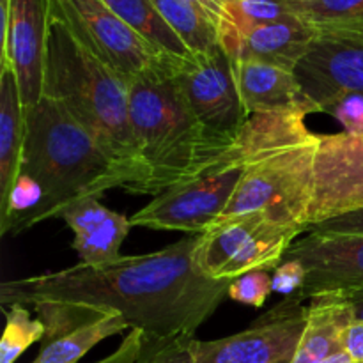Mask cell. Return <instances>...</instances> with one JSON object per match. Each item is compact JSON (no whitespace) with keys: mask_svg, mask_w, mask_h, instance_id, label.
<instances>
[{"mask_svg":"<svg viewBox=\"0 0 363 363\" xmlns=\"http://www.w3.org/2000/svg\"><path fill=\"white\" fill-rule=\"evenodd\" d=\"M199 234L144 255L73 268L0 286V305L60 303L121 314L151 340L195 335L229 298L233 280H213L195 262Z\"/></svg>","mask_w":363,"mask_h":363,"instance_id":"6da1fadb","label":"cell"},{"mask_svg":"<svg viewBox=\"0 0 363 363\" xmlns=\"http://www.w3.org/2000/svg\"><path fill=\"white\" fill-rule=\"evenodd\" d=\"M305 119V112L248 117L241 128L243 176L225 213L215 223L250 213H264L284 225L305 229L314 194V162L319 147V135L308 130Z\"/></svg>","mask_w":363,"mask_h":363,"instance_id":"7a4b0ae2","label":"cell"},{"mask_svg":"<svg viewBox=\"0 0 363 363\" xmlns=\"http://www.w3.org/2000/svg\"><path fill=\"white\" fill-rule=\"evenodd\" d=\"M41 191L39 204L11 227L21 234L50 218H60L74 202L126 190L128 179L101 145L57 101L43 98L27 112L21 172Z\"/></svg>","mask_w":363,"mask_h":363,"instance_id":"3957f363","label":"cell"},{"mask_svg":"<svg viewBox=\"0 0 363 363\" xmlns=\"http://www.w3.org/2000/svg\"><path fill=\"white\" fill-rule=\"evenodd\" d=\"M43 98L59 103L123 169L126 190L140 194L144 167L130 121L128 87L78 43L50 6Z\"/></svg>","mask_w":363,"mask_h":363,"instance_id":"277c9868","label":"cell"},{"mask_svg":"<svg viewBox=\"0 0 363 363\" xmlns=\"http://www.w3.org/2000/svg\"><path fill=\"white\" fill-rule=\"evenodd\" d=\"M130 121L144 167L142 195H160L223 158L236 138L209 133L188 106L172 69L128 85Z\"/></svg>","mask_w":363,"mask_h":363,"instance_id":"5b68a950","label":"cell"},{"mask_svg":"<svg viewBox=\"0 0 363 363\" xmlns=\"http://www.w3.org/2000/svg\"><path fill=\"white\" fill-rule=\"evenodd\" d=\"M50 6L78 43L126 87L172 69V57L156 52L103 0H50Z\"/></svg>","mask_w":363,"mask_h":363,"instance_id":"8992f818","label":"cell"},{"mask_svg":"<svg viewBox=\"0 0 363 363\" xmlns=\"http://www.w3.org/2000/svg\"><path fill=\"white\" fill-rule=\"evenodd\" d=\"M303 227L284 225L264 213L236 216L199 234L195 262L213 280H234L248 272H275Z\"/></svg>","mask_w":363,"mask_h":363,"instance_id":"52a82bcc","label":"cell"},{"mask_svg":"<svg viewBox=\"0 0 363 363\" xmlns=\"http://www.w3.org/2000/svg\"><path fill=\"white\" fill-rule=\"evenodd\" d=\"M245 155L241 131L233 147L216 165L190 181L167 188L138 209L130 222L152 230L204 234L225 213L243 176Z\"/></svg>","mask_w":363,"mask_h":363,"instance_id":"ba28073f","label":"cell"},{"mask_svg":"<svg viewBox=\"0 0 363 363\" xmlns=\"http://www.w3.org/2000/svg\"><path fill=\"white\" fill-rule=\"evenodd\" d=\"M172 74L199 123L215 137L233 140L248 121L233 60L222 46L172 60Z\"/></svg>","mask_w":363,"mask_h":363,"instance_id":"9c48e42d","label":"cell"},{"mask_svg":"<svg viewBox=\"0 0 363 363\" xmlns=\"http://www.w3.org/2000/svg\"><path fill=\"white\" fill-rule=\"evenodd\" d=\"M307 301L282 298L243 332L199 340L195 363H280L291 360L307 323Z\"/></svg>","mask_w":363,"mask_h":363,"instance_id":"30bf717a","label":"cell"},{"mask_svg":"<svg viewBox=\"0 0 363 363\" xmlns=\"http://www.w3.org/2000/svg\"><path fill=\"white\" fill-rule=\"evenodd\" d=\"M50 0H2L0 67L16 77L25 112L43 99Z\"/></svg>","mask_w":363,"mask_h":363,"instance_id":"8fae6325","label":"cell"},{"mask_svg":"<svg viewBox=\"0 0 363 363\" xmlns=\"http://www.w3.org/2000/svg\"><path fill=\"white\" fill-rule=\"evenodd\" d=\"M363 209V135H319L307 225Z\"/></svg>","mask_w":363,"mask_h":363,"instance_id":"7c38bea8","label":"cell"},{"mask_svg":"<svg viewBox=\"0 0 363 363\" xmlns=\"http://www.w3.org/2000/svg\"><path fill=\"white\" fill-rule=\"evenodd\" d=\"M294 74L318 113H330L346 96L363 98V45L318 34Z\"/></svg>","mask_w":363,"mask_h":363,"instance_id":"4fadbf2b","label":"cell"},{"mask_svg":"<svg viewBox=\"0 0 363 363\" xmlns=\"http://www.w3.org/2000/svg\"><path fill=\"white\" fill-rule=\"evenodd\" d=\"M284 259H296L305 268L307 280L298 294L303 301L363 287V236L308 233L291 245Z\"/></svg>","mask_w":363,"mask_h":363,"instance_id":"5bb4252c","label":"cell"},{"mask_svg":"<svg viewBox=\"0 0 363 363\" xmlns=\"http://www.w3.org/2000/svg\"><path fill=\"white\" fill-rule=\"evenodd\" d=\"M233 60L238 91L248 116L257 113H318L298 84L294 71L255 59Z\"/></svg>","mask_w":363,"mask_h":363,"instance_id":"9a60e30c","label":"cell"},{"mask_svg":"<svg viewBox=\"0 0 363 363\" xmlns=\"http://www.w3.org/2000/svg\"><path fill=\"white\" fill-rule=\"evenodd\" d=\"M315 38V28L296 18L245 32H225L218 35V45L230 59H255L294 71Z\"/></svg>","mask_w":363,"mask_h":363,"instance_id":"2e32d148","label":"cell"},{"mask_svg":"<svg viewBox=\"0 0 363 363\" xmlns=\"http://www.w3.org/2000/svg\"><path fill=\"white\" fill-rule=\"evenodd\" d=\"M60 218L73 230L71 247L85 266H101L119 259L121 247L133 227L128 216L103 206L98 197L74 202Z\"/></svg>","mask_w":363,"mask_h":363,"instance_id":"e0dca14e","label":"cell"},{"mask_svg":"<svg viewBox=\"0 0 363 363\" xmlns=\"http://www.w3.org/2000/svg\"><path fill=\"white\" fill-rule=\"evenodd\" d=\"M354 321L351 303L340 293H325L312 298L307 307V323L289 363H321L342 351V332Z\"/></svg>","mask_w":363,"mask_h":363,"instance_id":"ac0fdd59","label":"cell"},{"mask_svg":"<svg viewBox=\"0 0 363 363\" xmlns=\"http://www.w3.org/2000/svg\"><path fill=\"white\" fill-rule=\"evenodd\" d=\"M27 112L21 105L16 77L0 67V216L6 213L11 191L21 172Z\"/></svg>","mask_w":363,"mask_h":363,"instance_id":"d6986e66","label":"cell"},{"mask_svg":"<svg viewBox=\"0 0 363 363\" xmlns=\"http://www.w3.org/2000/svg\"><path fill=\"white\" fill-rule=\"evenodd\" d=\"M103 2L162 55L184 59L194 53L151 0H103Z\"/></svg>","mask_w":363,"mask_h":363,"instance_id":"ffe728a7","label":"cell"},{"mask_svg":"<svg viewBox=\"0 0 363 363\" xmlns=\"http://www.w3.org/2000/svg\"><path fill=\"white\" fill-rule=\"evenodd\" d=\"M130 332V323L121 314H105L71 330L59 339L43 342L35 363H77L94 346L113 335Z\"/></svg>","mask_w":363,"mask_h":363,"instance_id":"44dd1931","label":"cell"},{"mask_svg":"<svg viewBox=\"0 0 363 363\" xmlns=\"http://www.w3.org/2000/svg\"><path fill=\"white\" fill-rule=\"evenodd\" d=\"M194 53L218 46V21L194 0H151Z\"/></svg>","mask_w":363,"mask_h":363,"instance_id":"7402d4cb","label":"cell"},{"mask_svg":"<svg viewBox=\"0 0 363 363\" xmlns=\"http://www.w3.org/2000/svg\"><path fill=\"white\" fill-rule=\"evenodd\" d=\"M287 20H296L289 0H223L218 35L225 32H245L261 25Z\"/></svg>","mask_w":363,"mask_h":363,"instance_id":"603a6c76","label":"cell"},{"mask_svg":"<svg viewBox=\"0 0 363 363\" xmlns=\"http://www.w3.org/2000/svg\"><path fill=\"white\" fill-rule=\"evenodd\" d=\"M289 4L296 18L315 30L363 25V0H289Z\"/></svg>","mask_w":363,"mask_h":363,"instance_id":"cb8c5ba5","label":"cell"},{"mask_svg":"<svg viewBox=\"0 0 363 363\" xmlns=\"http://www.w3.org/2000/svg\"><path fill=\"white\" fill-rule=\"evenodd\" d=\"M2 308L6 330L0 340V363H14L32 344L45 339L46 326L39 318H32L27 305L13 303Z\"/></svg>","mask_w":363,"mask_h":363,"instance_id":"d4e9b609","label":"cell"},{"mask_svg":"<svg viewBox=\"0 0 363 363\" xmlns=\"http://www.w3.org/2000/svg\"><path fill=\"white\" fill-rule=\"evenodd\" d=\"M199 339L195 335H179L167 340H151L145 337V347L138 363H195Z\"/></svg>","mask_w":363,"mask_h":363,"instance_id":"484cf974","label":"cell"},{"mask_svg":"<svg viewBox=\"0 0 363 363\" xmlns=\"http://www.w3.org/2000/svg\"><path fill=\"white\" fill-rule=\"evenodd\" d=\"M273 294V272H248L229 286V300L261 308Z\"/></svg>","mask_w":363,"mask_h":363,"instance_id":"4316f807","label":"cell"},{"mask_svg":"<svg viewBox=\"0 0 363 363\" xmlns=\"http://www.w3.org/2000/svg\"><path fill=\"white\" fill-rule=\"evenodd\" d=\"M307 273L296 259H284L273 272V293L284 298L300 294L305 287Z\"/></svg>","mask_w":363,"mask_h":363,"instance_id":"83f0119b","label":"cell"},{"mask_svg":"<svg viewBox=\"0 0 363 363\" xmlns=\"http://www.w3.org/2000/svg\"><path fill=\"white\" fill-rule=\"evenodd\" d=\"M308 233L337 234V236H363V209L323 220V222L308 227L305 234Z\"/></svg>","mask_w":363,"mask_h":363,"instance_id":"f1b7e54d","label":"cell"},{"mask_svg":"<svg viewBox=\"0 0 363 363\" xmlns=\"http://www.w3.org/2000/svg\"><path fill=\"white\" fill-rule=\"evenodd\" d=\"M333 117H337L344 126L346 133L363 135V98L362 96H346L342 101L332 108Z\"/></svg>","mask_w":363,"mask_h":363,"instance_id":"f546056e","label":"cell"},{"mask_svg":"<svg viewBox=\"0 0 363 363\" xmlns=\"http://www.w3.org/2000/svg\"><path fill=\"white\" fill-rule=\"evenodd\" d=\"M145 347V333L138 328H131L124 337L121 346L110 357L98 363H138Z\"/></svg>","mask_w":363,"mask_h":363,"instance_id":"4dcf8cb0","label":"cell"},{"mask_svg":"<svg viewBox=\"0 0 363 363\" xmlns=\"http://www.w3.org/2000/svg\"><path fill=\"white\" fill-rule=\"evenodd\" d=\"M342 351L357 363H363V321L354 319L342 332Z\"/></svg>","mask_w":363,"mask_h":363,"instance_id":"1f68e13d","label":"cell"},{"mask_svg":"<svg viewBox=\"0 0 363 363\" xmlns=\"http://www.w3.org/2000/svg\"><path fill=\"white\" fill-rule=\"evenodd\" d=\"M318 34L335 35V38L350 39V41H357L363 45V25L360 27H342V28H323V30H315Z\"/></svg>","mask_w":363,"mask_h":363,"instance_id":"d6a6232c","label":"cell"},{"mask_svg":"<svg viewBox=\"0 0 363 363\" xmlns=\"http://www.w3.org/2000/svg\"><path fill=\"white\" fill-rule=\"evenodd\" d=\"M342 296H346V300L351 303L353 308L354 319L363 321V287H357V289H347V291H339Z\"/></svg>","mask_w":363,"mask_h":363,"instance_id":"836d02e7","label":"cell"},{"mask_svg":"<svg viewBox=\"0 0 363 363\" xmlns=\"http://www.w3.org/2000/svg\"><path fill=\"white\" fill-rule=\"evenodd\" d=\"M321 363H357V362H354L353 358H351L347 353L340 351V353H337V354H333V357L326 358V360H323Z\"/></svg>","mask_w":363,"mask_h":363,"instance_id":"e575fe53","label":"cell"},{"mask_svg":"<svg viewBox=\"0 0 363 363\" xmlns=\"http://www.w3.org/2000/svg\"><path fill=\"white\" fill-rule=\"evenodd\" d=\"M34 363H35V362H34Z\"/></svg>","mask_w":363,"mask_h":363,"instance_id":"d590c367","label":"cell"}]
</instances>
